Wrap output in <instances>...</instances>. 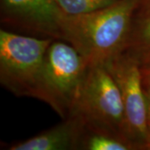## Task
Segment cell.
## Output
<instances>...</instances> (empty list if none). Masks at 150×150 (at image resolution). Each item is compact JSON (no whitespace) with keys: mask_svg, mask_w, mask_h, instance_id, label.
Returning a JSON list of instances; mask_svg holds the SVG:
<instances>
[{"mask_svg":"<svg viewBox=\"0 0 150 150\" xmlns=\"http://www.w3.org/2000/svg\"><path fill=\"white\" fill-rule=\"evenodd\" d=\"M141 0H118L80 15L61 18V40L71 44L88 64H104L123 53Z\"/></svg>","mask_w":150,"mask_h":150,"instance_id":"cell-1","label":"cell"},{"mask_svg":"<svg viewBox=\"0 0 150 150\" xmlns=\"http://www.w3.org/2000/svg\"><path fill=\"white\" fill-rule=\"evenodd\" d=\"M53 38L0 30V83L16 96L48 104L44 79L45 54Z\"/></svg>","mask_w":150,"mask_h":150,"instance_id":"cell-2","label":"cell"},{"mask_svg":"<svg viewBox=\"0 0 150 150\" xmlns=\"http://www.w3.org/2000/svg\"><path fill=\"white\" fill-rule=\"evenodd\" d=\"M72 114L79 116L86 126L108 130L129 139L120 90L103 64L88 66Z\"/></svg>","mask_w":150,"mask_h":150,"instance_id":"cell-3","label":"cell"},{"mask_svg":"<svg viewBox=\"0 0 150 150\" xmlns=\"http://www.w3.org/2000/svg\"><path fill=\"white\" fill-rule=\"evenodd\" d=\"M88 63L71 44L54 39L44 59V79L48 105L63 119L67 118L79 95Z\"/></svg>","mask_w":150,"mask_h":150,"instance_id":"cell-4","label":"cell"},{"mask_svg":"<svg viewBox=\"0 0 150 150\" xmlns=\"http://www.w3.org/2000/svg\"><path fill=\"white\" fill-rule=\"evenodd\" d=\"M103 65L111 74L120 90L129 139L137 150H150L145 93L140 64L133 57L123 52Z\"/></svg>","mask_w":150,"mask_h":150,"instance_id":"cell-5","label":"cell"},{"mask_svg":"<svg viewBox=\"0 0 150 150\" xmlns=\"http://www.w3.org/2000/svg\"><path fill=\"white\" fill-rule=\"evenodd\" d=\"M62 16L54 0H0L1 23L31 36L61 39Z\"/></svg>","mask_w":150,"mask_h":150,"instance_id":"cell-6","label":"cell"},{"mask_svg":"<svg viewBox=\"0 0 150 150\" xmlns=\"http://www.w3.org/2000/svg\"><path fill=\"white\" fill-rule=\"evenodd\" d=\"M84 123L79 116L69 115L62 123L30 139L4 144L8 150H80Z\"/></svg>","mask_w":150,"mask_h":150,"instance_id":"cell-7","label":"cell"},{"mask_svg":"<svg viewBox=\"0 0 150 150\" xmlns=\"http://www.w3.org/2000/svg\"><path fill=\"white\" fill-rule=\"evenodd\" d=\"M80 150H137L131 141L122 135L84 124Z\"/></svg>","mask_w":150,"mask_h":150,"instance_id":"cell-8","label":"cell"},{"mask_svg":"<svg viewBox=\"0 0 150 150\" xmlns=\"http://www.w3.org/2000/svg\"><path fill=\"white\" fill-rule=\"evenodd\" d=\"M124 53L133 57L141 66L150 63V13L134 18Z\"/></svg>","mask_w":150,"mask_h":150,"instance_id":"cell-9","label":"cell"},{"mask_svg":"<svg viewBox=\"0 0 150 150\" xmlns=\"http://www.w3.org/2000/svg\"><path fill=\"white\" fill-rule=\"evenodd\" d=\"M64 15H80L112 5L118 0H54Z\"/></svg>","mask_w":150,"mask_h":150,"instance_id":"cell-10","label":"cell"},{"mask_svg":"<svg viewBox=\"0 0 150 150\" xmlns=\"http://www.w3.org/2000/svg\"><path fill=\"white\" fill-rule=\"evenodd\" d=\"M142 82L144 90L150 91V63L144 66H141Z\"/></svg>","mask_w":150,"mask_h":150,"instance_id":"cell-11","label":"cell"},{"mask_svg":"<svg viewBox=\"0 0 150 150\" xmlns=\"http://www.w3.org/2000/svg\"><path fill=\"white\" fill-rule=\"evenodd\" d=\"M150 13V0H141L135 17H142Z\"/></svg>","mask_w":150,"mask_h":150,"instance_id":"cell-12","label":"cell"},{"mask_svg":"<svg viewBox=\"0 0 150 150\" xmlns=\"http://www.w3.org/2000/svg\"><path fill=\"white\" fill-rule=\"evenodd\" d=\"M145 101H146V117H147V127L150 138V91L144 90Z\"/></svg>","mask_w":150,"mask_h":150,"instance_id":"cell-13","label":"cell"}]
</instances>
